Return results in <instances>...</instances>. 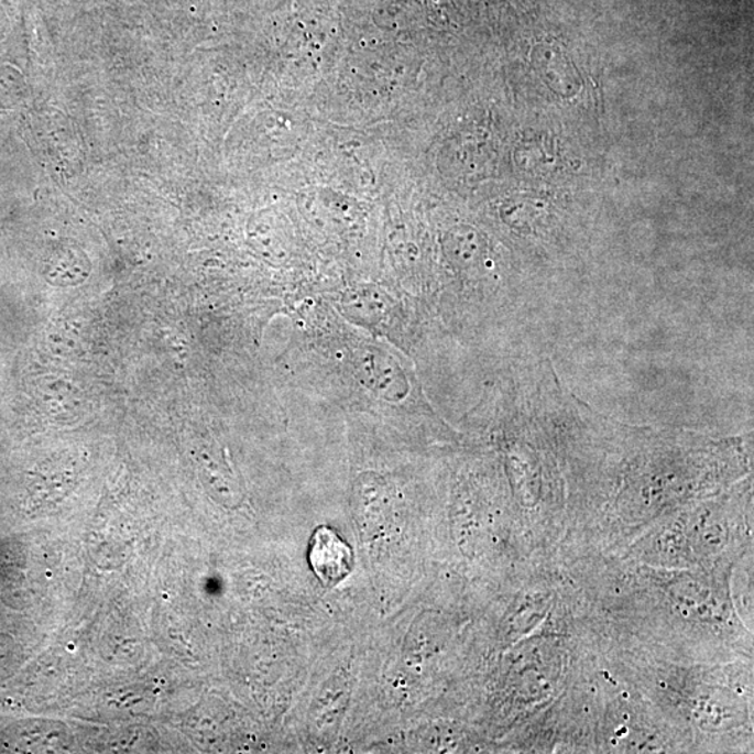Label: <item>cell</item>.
<instances>
[{
	"label": "cell",
	"mask_w": 754,
	"mask_h": 754,
	"mask_svg": "<svg viewBox=\"0 0 754 754\" xmlns=\"http://www.w3.org/2000/svg\"><path fill=\"white\" fill-rule=\"evenodd\" d=\"M308 560L314 575L329 589L345 581L353 569L351 546L329 525H320L312 535Z\"/></svg>",
	"instance_id": "1"
}]
</instances>
